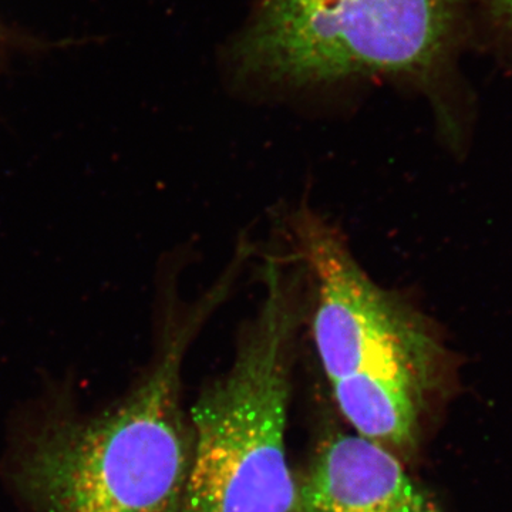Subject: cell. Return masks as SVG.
<instances>
[{"label": "cell", "mask_w": 512, "mask_h": 512, "mask_svg": "<svg viewBox=\"0 0 512 512\" xmlns=\"http://www.w3.org/2000/svg\"><path fill=\"white\" fill-rule=\"evenodd\" d=\"M215 284L161 336L154 362L116 402L80 413L55 397L19 434L9 480L29 512H183L192 456L184 357L224 301Z\"/></svg>", "instance_id": "1"}, {"label": "cell", "mask_w": 512, "mask_h": 512, "mask_svg": "<svg viewBox=\"0 0 512 512\" xmlns=\"http://www.w3.org/2000/svg\"><path fill=\"white\" fill-rule=\"evenodd\" d=\"M289 232L305 276V326L340 413L359 436L390 451L412 450L421 414L448 372L440 326L373 281L318 212H293Z\"/></svg>", "instance_id": "2"}, {"label": "cell", "mask_w": 512, "mask_h": 512, "mask_svg": "<svg viewBox=\"0 0 512 512\" xmlns=\"http://www.w3.org/2000/svg\"><path fill=\"white\" fill-rule=\"evenodd\" d=\"M264 288L231 366L192 406L183 512L293 510L298 480L286 454V424L306 319L301 265L293 256H266Z\"/></svg>", "instance_id": "3"}, {"label": "cell", "mask_w": 512, "mask_h": 512, "mask_svg": "<svg viewBox=\"0 0 512 512\" xmlns=\"http://www.w3.org/2000/svg\"><path fill=\"white\" fill-rule=\"evenodd\" d=\"M461 20V0H259L231 60L281 86L375 76L427 86L446 73Z\"/></svg>", "instance_id": "4"}, {"label": "cell", "mask_w": 512, "mask_h": 512, "mask_svg": "<svg viewBox=\"0 0 512 512\" xmlns=\"http://www.w3.org/2000/svg\"><path fill=\"white\" fill-rule=\"evenodd\" d=\"M292 512L436 511L389 448L359 434H336L298 481Z\"/></svg>", "instance_id": "5"}, {"label": "cell", "mask_w": 512, "mask_h": 512, "mask_svg": "<svg viewBox=\"0 0 512 512\" xmlns=\"http://www.w3.org/2000/svg\"><path fill=\"white\" fill-rule=\"evenodd\" d=\"M495 28L512 40V0H480Z\"/></svg>", "instance_id": "6"}, {"label": "cell", "mask_w": 512, "mask_h": 512, "mask_svg": "<svg viewBox=\"0 0 512 512\" xmlns=\"http://www.w3.org/2000/svg\"><path fill=\"white\" fill-rule=\"evenodd\" d=\"M0 39H2V36H0Z\"/></svg>", "instance_id": "7"}]
</instances>
